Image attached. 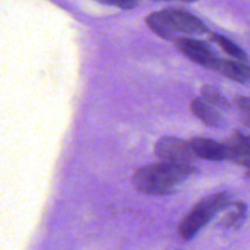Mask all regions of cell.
<instances>
[{
    "mask_svg": "<svg viewBox=\"0 0 250 250\" xmlns=\"http://www.w3.org/2000/svg\"><path fill=\"white\" fill-rule=\"evenodd\" d=\"M194 166L163 163L142 166L134 172L133 182L137 189L146 194L165 195L173 193L192 173Z\"/></svg>",
    "mask_w": 250,
    "mask_h": 250,
    "instance_id": "6da1fadb",
    "label": "cell"
},
{
    "mask_svg": "<svg viewBox=\"0 0 250 250\" xmlns=\"http://www.w3.org/2000/svg\"><path fill=\"white\" fill-rule=\"evenodd\" d=\"M146 23L154 33L165 39H170L175 34L193 36L208 32V27L186 10L166 9L153 12L146 17Z\"/></svg>",
    "mask_w": 250,
    "mask_h": 250,
    "instance_id": "7a4b0ae2",
    "label": "cell"
},
{
    "mask_svg": "<svg viewBox=\"0 0 250 250\" xmlns=\"http://www.w3.org/2000/svg\"><path fill=\"white\" fill-rule=\"evenodd\" d=\"M231 204V197L227 193H216L198 203L182 220L178 227V234L182 239L193 238L215 215Z\"/></svg>",
    "mask_w": 250,
    "mask_h": 250,
    "instance_id": "3957f363",
    "label": "cell"
},
{
    "mask_svg": "<svg viewBox=\"0 0 250 250\" xmlns=\"http://www.w3.org/2000/svg\"><path fill=\"white\" fill-rule=\"evenodd\" d=\"M155 153L163 163L178 165H190L198 158L189 142L175 137L160 139L155 146Z\"/></svg>",
    "mask_w": 250,
    "mask_h": 250,
    "instance_id": "277c9868",
    "label": "cell"
},
{
    "mask_svg": "<svg viewBox=\"0 0 250 250\" xmlns=\"http://www.w3.org/2000/svg\"><path fill=\"white\" fill-rule=\"evenodd\" d=\"M176 46L189 60L200 66H205V67L211 68L215 60L217 59L211 49L198 39L180 37L176 39Z\"/></svg>",
    "mask_w": 250,
    "mask_h": 250,
    "instance_id": "5b68a950",
    "label": "cell"
},
{
    "mask_svg": "<svg viewBox=\"0 0 250 250\" xmlns=\"http://www.w3.org/2000/svg\"><path fill=\"white\" fill-rule=\"evenodd\" d=\"M227 160L250 167V137L242 132H236L225 143Z\"/></svg>",
    "mask_w": 250,
    "mask_h": 250,
    "instance_id": "8992f818",
    "label": "cell"
},
{
    "mask_svg": "<svg viewBox=\"0 0 250 250\" xmlns=\"http://www.w3.org/2000/svg\"><path fill=\"white\" fill-rule=\"evenodd\" d=\"M211 68L224 75L225 77L234 81V82H250V66L246 65L242 61L226 60V59L217 58Z\"/></svg>",
    "mask_w": 250,
    "mask_h": 250,
    "instance_id": "52a82bcc",
    "label": "cell"
},
{
    "mask_svg": "<svg viewBox=\"0 0 250 250\" xmlns=\"http://www.w3.org/2000/svg\"><path fill=\"white\" fill-rule=\"evenodd\" d=\"M198 158L209 161L226 160V146L225 144L208 138H194L189 142Z\"/></svg>",
    "mask_w": 250,
    "mask_h": 250,
    "instance_id": "ba28073f",
    "label": "cell"
},
{
    "mask_svg": "<svg viewBox=\"0 0 250 250\" xmlns=\"http://www.w3.org/2000/svg\"><path fill=\"white\" fill-rule=\"evenodd\" d=\"M190 110H192L193 114L200 121L209 125V126H217L220 124V121H221V117H220L216 109L212 105H210L208 102H205L203 98H195V99H193L192 103H190Z\"/></svg>",
    "mask_w": 250,
    "mask_h": 250,
    "instance_id": "9c48e42d",
    "label": "cell"
},
{
    "mask_svg": "<svg viewBox=\"0 0 250 250\" xmlns=\"http://www.w3.org/2000/svg\"><path fill=\"white\" fill-rule=\"evenodd\" d=\"M247 205L243 202L231 203L227 207V212L222 219V225L229 229H238L247 219Z\"/></svg>",
    "mask_w": 250,
    "mask_h": 250,
    "instance_id": "30bf717a",
    "label": "cell"
},
{
    "mask_svg": "<svg viewBox=\"0 0 250 250\" xmlns=\"http://www.w3.org/2000/svg\"><path fill=\"white\" fill-rule=\"evenodd\" d=\"M211 39L216 44H219L220 48L225 51L226 54H229V56L234 58L236 60L242 61V62H247L248 58H247V54L244 53V50L242 48H239L236 43L231 41V39L226 38L224 36H220V34H212Z\"/></svg>",
    "mask_w": 250,
    "mask_h": 250,
    "instance_id": "8fae6325",
    "label": "cell"
},
{
    "mask_svg": "<svg viewBox=\"0 0 250 250\" xmlns=\"http://www.w3.org/2000/svg\"><path fill=\"white\" fill-rule=\"evenodd\" d=\"M202 98L214 107L217 106L222 107V109H227L229 106V102L225 99L224 95L219 90L215 89L214 87H211V85H205V87H203Z\"/></svg>",
    "mask_w": 250,
    "mask_h": 250,
    "instance_id": "7c38bea8",
    "label": "cell"
},
{
    "mask_svg": "<svg viewBox=\"0 0 250 250\" xmlns=\"http://www.w3.org/2000/svg\"><path fill=\"white\" fill-rule=\"evenodd\" d=\"M236 105L242 115V122L250 127V98L237 97Z\"/></svg>",
    "mask_w": 250,
    "mask_h": 250,
    "instance_id": "4fadbf2b",
    "label": "cell"
},
{
    "mask_svg": "<svg viewBox=\"0 0 250 250\" xmlns=\"http://www.w3.org/2000/svg\"><path fill=\"white\" fill-rule=\"evenodd\" d=\"M103 4L114 5V6L121 7V9H131L138 4V0H98Z\"/></svg>",
    "mask_w": 250,
    "mask_h": 250,
    "instance_id": "5bb4252c",
    "label": "cell"
},
{
    "mask_svg": "<svg viewBox=\"0 0 250 250\" xmlns=\"http://www.w3.org/2000/svg\"><path fill=\"white\" fill-rule=\"evenodd\" d=\"M158 1H185V2H190V1H195V0H158Z\"/></svg>",
    "mask_w": 250,
    "mask_h": 250,
    "instance_id": "9a60e30c",
    "label": "cell"
},
{
    "mask_svg": "<svg viewBox=\"0 0 250 250\" xmlns=\"http://www.w3.org/2000/svg\"><path fill=\"white\" fill-rule=\"evenodd\" d=\"M248 177H250V167H248Z\"/></svg>",
    "mask_w": 250,
    "mask_h": 250,
    "instance_id": "2e32d148",
    "label": "cell"
}]
</instances>
